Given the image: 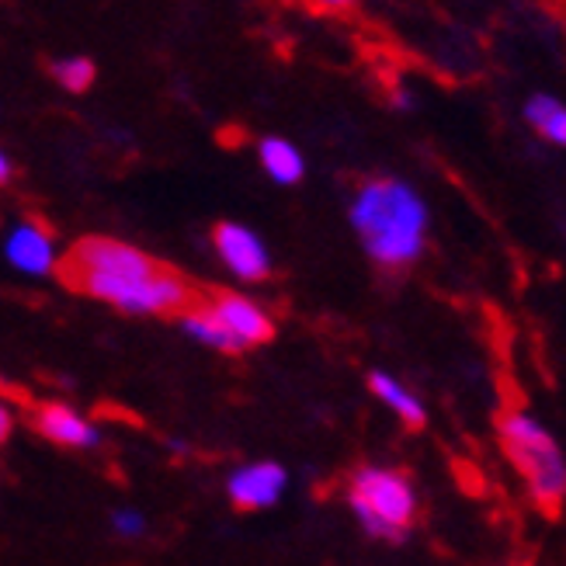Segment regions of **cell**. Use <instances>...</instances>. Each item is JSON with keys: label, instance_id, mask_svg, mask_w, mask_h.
<instances>
[{"label": "cell", "instance_id": "6da1fadb", "mask_svg": "<svg viewBox=\"0 0 566 566\" xmlns=\"http://www.w3.org/2000/svg\"><path fill=\"white\" fill-rule=\"evenodd\" d=\"M63 279L87 292L91 300H102L133 316H160L181 313L191 306L188 282L122 240L87 237L66 254L60 264Z\"/></svg>", "mask_w": 566, "mask_h": 566}, {"label": "cell", "instance_id": "7a4b0ae2", "mask_svg": "<svg viewBox=\"0 0 566 566\" xmlns=\"http://www.w3.org/2000/svg\"><path fill=\"white\" fill-rule=\"evenodd\" d=\"M365 254L386 272H403L428 248V202L400 178L365 181L348 209Z\"/></svg>", "mask_w": 566, "mask_h": 566}, {"label": "cell", "instance_id": "3957f363", "mask_svg": "<svg viewBox=\"0 0 566 566\" xmlns=\"http://www.w3.org/2000/svg\"><path fill=\"white\" fill-rule=\"evenodd\" d=\"M348 504L358 525L382 543H403L407 528L417 518L413 483L389 465H361L352 476Z\"/></svg>", "mask_w": 566, "mask_h": 566}, {"label": "cell", "instance_id": "277c9868", "mask_svg": "<svg viewBox=\"0 0 566 566\" xmlns=\"http://www.w3.org/2000/svg\"><path fill=\"white\" fill-rule=\"evenodd\" d=\"M501 438L511 462L518 465L532 497L546 511H556L563 504L566 490V465L556 438L546 431L543 421H535L525 410H511L501 421Z\"/></svg>", "mask_w": 566, "mask_h": 566}, {"label": "cell", "instance_id": "5b68a950", "mask_svg": "<svg viewBox=\"0 0 566 566\" xmlns=\"http://www.w3.org/2000/svg\"><path fill=\"white\" fill-rule=\"evenodd\" d=\"M212 248L219 261L227 264V272L237 275L240 282H264L272 275V254H268L264 240L248 227L219 223L212 230Z\"/></svg>", "mask_w": 566, "mask_h": 566}, {"label": "cell", "instance_id": "8992f818", "mask_svg": "<svg viewBox=\"0 0 566 566\" xmlns=\"http://www.w3.org/2000/svg\"><path fill=\"white\" fill-rule=\"evenodd\" d=\"M285 486H289L285 465L272 462V459H261V462H248L230 473L227 494H230L233 507H240V511H264L282 501Z\"/></svg>", "mask_w": 566, "mask_h": 566}, {"label": "cell", "instance_id": "52a82bcc", "mask_svg": "<svg viewBox=\"0 0 566 566\" xmlns=\"http://www.w3.org/2000/svg\"><path fill=\"white\" fill-rule=\"evenodd\" d=\"M209 310L233 334L240 348H258V344H268L275 337V319L268 316V310L240 292H216L209 300Z\"/></svg>", "mask_w": 566, "mask_h": 566}, {"label": "cell", "instance_id": "ba28073f", "mask_svg": "<svg viewBox=\"0 0 566 566\" xmlns=\"http://www.w3.org/2000/svg\"><path fill=\"white\" fill-rule=\"evenodd\" d=\"M4 258L21 275H32V279L53 275L56 272V240L42 223H35V219H24V223L11 227V233L4 240Z\"/></svg>", "mask_w": 566, "mask_h": 566}, {"label": "cell", "instance_id": "9c48e42d", "mask_svg": "<svg viewBox=\"0 0 566 566\" xmlns=\"http://www.w3.org/2000/svg\"><path fill=\"white\" fill-rule=\"evenodd\" d=\"M32 421H35V431L60 449H81L84 452V449L102 446V431L66 403H39Z\"/></svg>", "mask_w": 566, "mask_h": 566}, {"label": "cell", "instance_id": "30bf717a", "mask_svg": "<svg viewBox=\"0 0 566 566\" xmlns=\"http://www.w3.org/2000/svg\"><path fill=\"white\" fill-rule=\"evenodd\" d=\"M368 389L376 392V397L400 417V421L410 428V431H421L424 421H428V413H424V403L417 392H410L397 376H389V373H373L368 376Z\"/></svg>", "mask_w": 566, "mask_h": 566}, {"label": "cell", "instance_id": "8fae6325", "mask_svg": "<svg viewBox=\"0 0 566 566\" xmlns=\"http://www.w3.org/2000/svg\"><path fill=\"white\" fill-rule=\"evenodd\" d=\"M181 331H185L191 340H199L202 348L223 352V355L243 352L240 344L233 340V334H230L223 324H219V316H216L209 306H188V310H181Z\"/></svg>", "mask_w": 566, "mask_h": 566}, {"label": "cell", "instance_id": "7c38bea8", "mask_svg": "<svg viewBox=\"0 0 566 566\" xmlns=\"http://www.w3.org/2000/svg\"><path fill=\"white\" fill-rule=\"evenodd\" d=\"M258 157H261V167L268 170V178H272L275 185H295L306 175V160L289 139H279V136L261 139Z\"/></svg>", "mask_w": 566, "mask_h": 566}, {"label": "cell", "instance_id": "4fadbf2b", "mask_svg": "<svg viewBox=\"0 0 566 566\" xmlns=\"http://www.w3.org/2000/svg\"><path fill=\"white\" fill-rule=\"evenodd\" d=\"M525 118L538 129V136L563 146L566 143V108L563 102H556L553 94H535L525 105Z\"/></svg>", "mask_w": 566, "mask_h": 566}, {"label": "cell", "instance_id": "5bb4252c", "mask_svg": "<svg viewBox=\"0 0 566 566\" xmlns=\"http://www.w3.org/2000/svg\"><path fill=\"white\" fill-rule=\"evenodd\" d=\"M53 77H56L66 91L81 94V91H87L91 81H94V66H91V60H84V56H70V60H60V63L53 66Z\"/></svg>", "mask_w": 566, "mask_h": 566}, {"label": "cell", "instance_id": "9a60e30c", "mask_svg": "<svg viewBox=\"0 0 566 566\" xmlns=\"http://www.w3.org/2000/svg\"><path fill=\"white\" fill-rule=\"evenodd\" d=\"M112 532L118 538H139L146 532V514L136 507H118L112 511Z\"/></svg>", "mask_w": 566, "mask_h": 566}, {"label": "cell", "instance_id": "2e32d148", "mask_svg": "<svg viewBox=\"0 0 566 566\" xmlns=\"http://www.w3.org/2000/svg\"><path fill=\"white\" fill-rule=\"evenodd\" d=\"M11 431H14V413H11V407L0 400V446L11 438Z\"/></svg>", "mask_w": 566, "mask_h": 566}, {"label": "cell", "instance_id": "e0dca14e", "mask_svg": "<svg viewBox=\"0 0 566 566\" xmlns=\"http://www.w3.org/2000/svg\"><path fill=\"white\" fill-rule=\"evenodd\" d=\"M392 105H397L400 112H410L413 108V97L403 87H397V91H392Z\"/></svg>", "mask_w": 566, "mask_h": 566}, {"label": "cell", "instance_id": "ac0fdd59", "mask_svg": "<svg viewBox=\"0 0 566 566\" xmlns=\"http://www.w3.org/2000/svg\"><path fill=\"white\" fill-rule=\"evenodd\" d=\"M167 449H170V452H178V455H188V452H191V446H188V441H181V438H170V441H167Z\"/></svg>", "mask_w": 566, "mask_h": 566}, {"label": "cell", "instance_id": "d6986e66", "mask_svg": "<svg viewBox=\"0 0 566 566\" xmlns=\"http://www.w3.org/2000/svg\"><path fill=\"white\" fill-rule=\"evenodd\" d=\"M11 178V160H8V154L0 150V185H4Z\"/></svg>", "mask_w": 566, "mask_h": 566}, {"label": "cell", "instance_id": "ffe728a7", "mask_svg": "<svg viewBox=\"0 0 566 566\" xmlns=\"http://www.w3.org/2000/svg\"><path fill=\"white\" fill-rule=\"evenodd\" d=\"M319 4H327V8H348L352 0H319Z\"/></svg>", "mask_w": 566, "mask_h": 566}]
</instances>
